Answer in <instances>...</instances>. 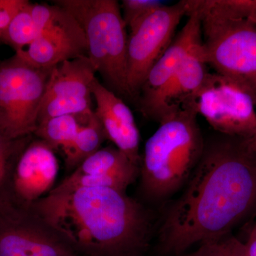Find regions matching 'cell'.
I'll list each match as a JSON object with an SVG mask.
<instances>
[{
    "instance_id": "6da1fadb",
    "label": "cell",
    "mask_w": 256,
    "mask_h": 256,
    "mask_svg": "<svg viewBox=\"0 0 256 256\" xmlns=\"http://www.w3.org/2000/svg\"><path fill=\"white\" fill-rule=\"evenodd\" d=\"M182 194L164 215L160 250L180 256L192 246L220 242L256 206V156L245 138L205 141Z\"/></svg>"
},
{
    "instance_id": "7a4b0ae2",
    "label": "cell",
    "mask_w": 256,
    "mask_h": 256,
    "mask_svg": "<svg viewBox=\"0 0 256 256\" xmlns=\"http://www.w3.org/2000/svg\"><path fill=\"white\" fill-rule=\"evenodd\" d=\"M79 256L144 255L152 224L148 210L126 192L82 188L50 193L30 208Z\"/></svg>"
},
{
    "instance_id": "3957f363",
    "label": "cell",
    "mask_w": 256,
    "mask_h": 256,
    "mask_svg": "<svg viewBox=\"0 0 256 256\" xmlns=\"http://www.w3.org/2000/svg\"><path fill=\"white\" fill-rule=\"evenodd\" d=\"M196 117L191 109L175 111L160 121L146 141L139 176L146 200H166L190 180L204 148Z\"/></svg>"
},
{
    "instance_id": "277c9868",
    "label": "cell",
    "mask_w": 256,
    "mask_h": 256,
    "mask_svg": "<svg viewBox=\"0 0 256 256\" xmlns=\"http://www.w3.org/2000/svg\"><path fill=\"white\" fill-rule=\"evenodd\" d=\"M55 4L80 25L87 56L114 94L129 96L127 84V26L116 0H58Z\"/></svg>"
},
{
    "instance_id": "5b68a950",
    "label": "cell",
    "mask_w": 256,
    "mask_h": 256,
    "mask_svg": "<svg viewBox=\"0 0 256 256\" xmlns=\"http://www.w3.org/2000/svg\"><path fill=\"white\" fill-rule=\"evenodd\" d=\"M192 8L201 16L202 46L208 66L236 84L256 106V22L224 18Z\"/></svg>"
},
{
    "instance_id": "8992f818",
    "label": "cell",
    "mask_w": 256,
    "mask_h": 256,
    "mask_svg": "<svg viewBox=\"0 0 256 256\" xmlns=\"http://www.w3.org/2000/svg\"><path fill=\"white\" fill-rule=\"evenodd\" d=\"M52 69L36 68L16 54L0 64V132L14 140L34 134Z\"/></svg>"
},
{
    "instance_id": "52a82bcc",
    "label": "cell",
    "mask_w": 256,
    "mask_h": 256,
    "mask_svg": "<svg viewBox=\"0 0 256 256\" xmlns=\"http://www.w3.org/2000/svg\"><path fill=\"white\" fill-rule=\"evenodd\" d=\"M256 104L246 92L217 73H208L181 109H191L220 134L249 138L256 130Z\"/></svg>"
},
{
    "instance_id": "ba28073f",
    "label": "cell",
    "mask_w": 256,
    "mask_h": 256,
    "mask_svg": "<svg viewBox=\"0 0 256 256\" xmlns=\"http://www.w3.org/2000/svg\"><path fill=\"white\" fill-rule=\"evenodd\" d=\"M188 14V0L162 5L130 30L127 52V84L129 96L136 97L152 67L174 40L182 18Z\"/></svg>"
},
{
    "instance_id": "9c48e42d",
    "label": "cell",
    "mask_w": 256,
    "mask_h": 256,
    "mask_svg": "<svg viewBox=\"0 0 256 256\" xmlns=\"http://www.w3.org/2000/svg\"><path fill=\"white\" fill-rule=\"evenodd\" d=\"M40 34L24 50L16 52L33 66L52 69L65 60L87 56L84 30L73 15L58 5L32 4Z\"/></svg>"
},
{
    "instance_id": "30bf717a",
    "label": "cell",
    "mask_w": 256,
    "mask_h": 256,
    "mask_svg": "<svg viewBox=\"0 0 256 256\" xmlns=\"http://www.w3.org/2000/svg\"><path fill=\"white\" fill-rule=\"evenodd\" d=\"M0 256H79L31 210L0 218Z\"/></svg>"
},
{
    "instance_id": "8fae6325",
    "label": "cell",
    "mask_w": 256,
    "mask_h": 256,
    "mask_svg": "<svg viewBox=\"0 0 256 256\" xmlns=\"http://www.w3.org/2000/svg\"><path fill=\"white\" fill-rule=\"evenodd\" d=\"M54 150L44 141H30L15 164L12 178L13 204L18 210H30L54 188L58 173Z\"/></svg>"
},
{
    "instance_id": "7c38bea8",
    "label": "cell",
    "mask_w": 256,
    "mask_h": 256,
    "mask_svg": "<svg viewBox=\"0 0 256 256\" xmlns=\"http://www.w3.org/2000/svg\"><path fill=\"white\" fill-rule=\"evenodd\" d=\"M140 166L116 146L100 148L76 168L70 176L50 193H62L82 188H105L126 192L139 178Z\"/></svg>"
},
{
    "instance_id": "4fadbf2b",
    "label": "cell",
    "mask_w": 256,
    "mask_h": 256,
    "mask_svg": "<svg viewBox=\"0 0 256 256\" xmlns=\"http://www.w3.org/2000/svg\"><path fill=\"white\" fill-rule=\"evenodd\" d=\"M188 3V20L168 50L152 67L140 92V108L144 112L156 101L192 48L202 42L201 16Z\"/></svg>"
},
{
    "instance_id": "5bb4252c",
    "label": "cell",
    "mask_w": 256,
    "mask_h": 256,
    "mask_svg": "<svg viewBox=\"0 0 256 256\" xmlns=\"http://www.w3.org/2000/svg\"><path fill=\"white\" fill-rule=\"evenodd\" d=\"M92 94L96 104L94 112L102 124L106 138L133 163L140 166V132L132 111L117 94L97 78L92 82Z\"/></svg>"
},
{
    "instance_id": "9a60e30c",
    "label": "cell",
    "mask_w": 256,
    "mask_h": 256,
    "mask_svg": "<svg viewBox=\"0 0 256 256\" xmlns=\"http://www.w3.org/2000/svg\"><path fill=\"white\" fill-rule=\"evenodd\" d=\"M208 73L202 42L192 48L169 84L143 114L160 122L168 114L180 110L200 88Z\"/></svg>"
},
{
    "instance_id": "2e32d148",
    "label": "cell",
    "mask_w": 256,
    "mask_h": 256,
    "mask_svg": "<svg viewBox=\"0 0 256 256\" xmlns=\"http://www.w3.org/2000/svg\"><path fill=\"white\" fill-rule=\"evenodd\" d=\"M96 73L87 56L58 64L50 70L43 100L53 97L92 98Z\"/></svg>"
},
{
    "instance_id": "e0dca14e",
    "label": "cell",
    "mask_w": 256,
    "mask_h": 256,
    "mask_svg": "<svg viewBox=\"0 0 256 256\" xmlns=\"http://www.w3.org/2000/svg\"><path fill=\"white\" fill-rule=\"evenodd\" d=\"M31 141V136L10 139L0 132V216L18 212L13 204L12 178L16 160Z\"/></svg>"
},
{
    "instance_id": "ac0fdd59",
    "label": "cell",
    "mask_w": 256,
    "mask_h": 256,
    "mask_svg": "<svg viewBox=\"0 0 256 256\" xmlns=\"http://www.w3.org/2000/svg\"><path fill=\"white\" fill-rule=\"evenodd\" d=\"M106 139L102 124L92 112L72 144L63 151L67 168H78L84 160L100 149Z\"/></svg>"
},
{
    "instance_id": "d6986e66",
    "label": "cell",
    "mask_w": 256,
    "mask_h": 256,
    "mask_svg": "<svg viewBox=\"0 0 256 256\" xmlns=\"http://www.w3.org/2000/svg\"><path fill=\"white\" fill-rule=\"evenodd\" d=\"M78 116H64L46 120L38 124L34 134L54 150L64 151L72 144L84 124Z\"/></svg>"
},
{
    "instance_id": "ffe728a7",
    "label": "cell",
    "mask_w": 256,
    "mask_h": 256,
    "mask_svg": "<svg viewBox=\"0 0 256 256\" xmlns=\"http://www.w3.org/2000/svg\"><path fill=\"white\" fill-rule=\"evenodd\" d=\"M30 2L15 15L9 24L1 32V38L16 52L24 50L40 34L34 20Z\"/></svg>"
},
{
    "instance_id": "44dd1931",
    "label": "cell",
    "mask_w": 256,
    "mask_h": 256,
    "mask_svg": "<svg viewBox=\"0 0 256 256\" xmlns=\"http://www.w3.org/2000/svg\"><path fill=\"white\" fill-rule=\"evenodd\" d=\"M94 111L92 98L53 97L42 100L38 124L43 121L64 116H88Z\"/></svg>"
},
{
    "instance_id": "7402d4cb",
    "label": "cell",
    "mask_w": 256,
    "mask_h": 256,
    "mask_svg": "<svg viewBox=\"0 0 256 256\" xmlns=\"http://www.w3.org/2000/svg\"><path fill=\"white\" fill-rule=\"evenodd\" d=\"M193 3L206 12L256 22V0H193Z\"/></svg>"
},
{
    "instance_id": "603a6c76",
    "label": "cell",
    "mask_w": 256,
    "mask_h": 256,
    "mask_svg": "<svg viewBox=\"0 0 256 256\" xmlns=\"http://www.w3.org/2000/svg\"><path fill=\"white\" fill-rule=\"evenodd\" d=\"M158 0H124L121 4L122 18L128 30L136 26L156 8L164 5Z\"/></svg>"
},
{
    "instance_id": "cb8c5ba5",
    "label": "cell",
    "mask_w": 256,
    "mask_h": 256,
    "mask_svg": "<svg viewBox=\"0 0 256 256\" xmlns=\"http://www.w3.org/2000/svg\"><path fill=\"white\" fill-rule=\"evenodd\" d=\"M28 2L25 0H0V32Z\"/></svg>"
},
{
    "instance_id": "d4e9b609",
    "label": "cell",
    "mask_w": 256,
    "mask_h": 256,
    "mask_svg": "<svg viewBox=\"0 0 256 256\" xmlns=\"http://www.w3.org/2000/svg\"><path fill=\"white\" fill-rule=\"evenodd\" d=\"M220 245L224 256H248L245 244L234 237L224 238Z\"/></svg>"
},
{
    "instance_id": "484cf974",
    "label": "cell",
    "mask_w": 256,
    "mask_h": 256,
    "mask_svg": "<svg viewBox=\"0 0 256 256\" xmlns=\"http://www.w3.org/2000/svg\"><path fill=\"white\" fill-rule=\"evenodd\" d=\"M184 256H224L220 242H207L201 245L196 252Z\"/></svg>"
},
{
    "instance_id": "4316f807",
    "label": "cell",
    "mask_w": 256,
    "mask_h": 256,
    "mask_svg": "<svg viewBox=\"0 0 256 256\" xmlns=\"http://www.w3.org/2000/svg\"><path fill=\"white\" fill-rule=\"evenodd\" d=\"M245 246L248 256H256V230L254 229H252Z\"/></svg>"
},
{
    "instance_id": "83f0119b",
    "label": "cell",
    "mask_w": 256,
    "mask_h": 256,
    "mask_svg": "<svg viewBox=\"0 0 256 256\" xmlns=\"http://www.w3.org/2000/svg\"><path fill=\"white\" fill-rule=\"evenodd\" d=\"M248 146L256 156V130L250 137L246 138Z\"/></svg>"
},
{
    "instance_id": "f1b7e54d",
    "label": "cell",
    "mask_w": 256,
    "mask_h": 256,
    "mask_svg": "<svg viewBox=\"0 0 256 256\" xmlns=\"http://www.w3.org/2000/svg\"><path fill=\"white\" fill-rule=\"evenodd\" d=\"M254 230H256V226H255V228H254Z\"/></svg>"
},
{
    "instance_id": "f546056e",
    "label": "cell",
    "mask_w": 256,
    "mask_h": 256,
    "mask_svg": "<svg viewBox=\"0 0 256 256\" xmlns=\"http://www.w3.org/2000/svg\"><path fill=\"white\" fill-rule=\"evenodd\" d=\"M0 37H1V32H0Z\"/></svg>"
},
{
    "instance_id": "4dcf8cb0",
    "label": "cell",
    "mask_w": 256,
    "mask_h": 256,
    "mask_svg": "<svg viewBox=\"0 0 256 256\" xmlns=\"http://www.w3.org/2000/svg\"><path fill=\"white\" fill-rule=\"evenodd\" d=\"M144 256V255H141V256Z\"/></svg>"
}]
</instances>
